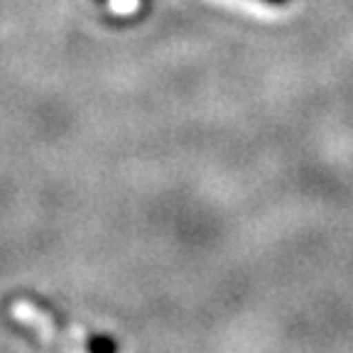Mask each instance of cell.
<instances>
[{
	"label": "cell",
	"instance_id": "1",
	"mask_svg": "<svg viewBox=\"0 0 353 353\" xmlns=\"http://www.w3.org/2000/svg\"><path fill=\"white\" fill-rule=\"evenodd\" d=\"M88 353H118L121 346H118L116 339H110L108 334H94L86 343Z\"/></svg>",
	"mask_w": 353,
	"mask_h": 353
},
{
	"label": "cell",
	"instance_id": "2",
	"mask_svg": "<svg viewBox=\"0 0 353 353\" xmlns=\"http://www.w3.org/2000/svg\"><path fill=\"white\" fill-rule=\"evenodd\" d=\"M260 3H265V6H275V8H282V6H290L292 0H260Z\"/></svg>",
	"mask_w": 353,
	"mask_h": 353
}]
</instances>
